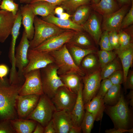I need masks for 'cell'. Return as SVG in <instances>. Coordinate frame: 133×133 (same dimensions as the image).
Masks as SVG:
<instances>
[{
    "label": "cell",
    "instance_id": "obj_46",
    "mask_svg": "<svg viewBox=\"0 0 133 133\" xmlns=\"http://www.w3.org/2000/svg\"><path fill=\"white\" fill-rule=\"evenodd\" d=\"M105 132L106 133H123L126 132L133 133V129H125L120 128H114L107 129Z\"/></svg>",
    "mask_w": 133,
    "mask_h": 133
},
{
    "label": "cell",
    "instance_id": "obj_29",
    "mask_svg": "<svg viewBox=\"0 0 133 133\" xmlns=\"http://www.w3.org/2000/svg\"><path fill=\"white\" fill-rule=\"evenodd\" d=\"M59 76L65 86L72 92L78 94L83 77L74 73L61 75Z\"/></svg>",
    "mask_w": 133,
    "mask_h": 133
},
{
    "label": "cell",
    "instance_id": "obj_52",
    "mask_svg": "<svg viewBox=\"0 0 133 133\" xmlns=\"http://www.w3.org/2000/svg\"><path fill=\"white\" fill-rule=\"evenodd\" d=\"M122 6L125 5L131 4L133 0H116Z\"/></svg>",
    "mask_w": 133,
    "mask_h": 133
},
{
    "label": "cell",
    "instance_id": "obj_33",
    "mask_svg": "<svg viewBox=\"0 0 133 133\" xmlns=\"http://www.w3.org/2000/svg\"><path fill=\"white\" fill-rule=\"evenodd\" d=\"M121 70H122V65L119 58L117 57L101 69V80L108 78L115 72Z\"/></svg>",
    "mask_w": 133,
    "mask_h": 133
},
{
    "label": "cell",
    "instance_id": "obj_10",
    "mask_svg": "<svg viewBox=\"0 0 133 133\" xmlns=\"http://www.w3.org/2000/svg\"><path fill=\"white\" fill-rule=\"evenodd\" d=\"M77 94L63 86L57 89L51 100L56 111L66 110L70 112L76 103Z\"/></svg>",
    "mask_w": 133,
    "mask_h": 133
},
{
    "label": "cell",
    "instance_id": "obj_44",
    "mask_svg": "<svg viewBox=\"0 0 133 133\" xmlns=\"http://www.w3.org/2000/svg\"><path fill=\"white\" fill-rule=\"evenodd\" d=\"M10 120H6L0 122V133H16L12 127Z\"/></svg>",
    "mask_w": 133,
    "mask_h": 133
},
{
    "label": "cell",
    "instance_id": "obj_32",
    "mask_svg": "<svg viewBox=\"0 0 133 133\" xmlns=\"http://www.w3.org/2000/svg\"><path fill=\"white\" fill-rule=\"evenodd\" d=\"M121 94V85H113L103 98L105 105L112 106L116 104Z\"/></svg>",
    "mask_w": 133,
    "mask_h": 133
},
{
    "label": "cell",
    "instance_id": "obj_37",
    "mask_svg": "<svg viewBox=\"0 0 133 133\" xmlns=\"http://www.w3.org/2000/svg\"><path fill=\"white\" fill-rule=\"evenodd\" d=\"M119 40V49L125 47L132 43V33L120 30L118 32Z\"/></svg>",
    "mask_w": 133,
    "mask_h": 133
},
{
    "label": "cell",
    "instance_id": "obj_1",
    "mask_svg": "<svg viewBox=\"0 0 133 133\" xmlns=\"http://www.w3.org/2000/svg\"><path fill=\"white\" fill-rule=\"evenodd\" d=\"M22 85L11 83L7 76L0 78V122L18 118L16 102Z\"/></svg>",
    "mask_w": 133,
    "mask_h": 133
},
{
    "label": "cell",
    "instance_id": "obj_6",
    "mask_svg": "<svg viewBox=\"0 0 133 133\" xmlns=\"http://www.w3.org/2000/svg\"><path fill=\"white\" fill-rule=\"evenodd\" d=\"M52 64L40 69L44 93L51 99L59 87L65 86L58 73L57 67Z\"/></svg>",
    "mask_w": 133,
    "mask_h": 133
},
{
    "label": "cell",
    "instance_id": "obj_50",
    "mask_svg": "<svg viewBox=\"0 0 133 133\" xmlns=\"http://www.w3.org/2000/svg\"><path fill=\"white\" fill-rule=\"evenodd\" d=\"M45 127L39 123L38 122L33 133H44Z\"/></svg>",
    "mask_w": 133,
    "mask_h": 133
},
{
    "label": "cell",
    "instance_id": "obj_43",
    "mask_svg": "<svg viewBox=\"0 0 133 133\" xmlns=\"http://www.w3.org/2000/svg\"><path fill=\"white\" fill-rule=\"evenodd\" d=\"M110 42L113 49H119V35L118 32L115 31L108 32Z\"/></svg>",
    "mask_w": 133,
    "mask_h": 133
},
{
    "label": "cell",
    "instance_id": "obj_19",
    "mask_svg": "<svg viewBox=\"0 0 133 133\" xmlns=\"http://www.w3.org/2000/svg\"><path fill=\"white\" fill-rule=\"evenodd\" d=\"M115 50L122 65L124 74L123 83L124 85L129 69L133 64V43L125 47Z\"/></svg>",
    "mask_w": 133,
    "mask_h": 133
},
{
    "label": "cell",
    "instance_id": "obj_35",
    "mask_svg": "<svg viewBox=\"0 0 133 133\" xmlns=\"http://www.w3.org/2000/svg\"><path fill=\"white\" fill-rule=\"evenodd\" d=\"M97 54L99 59L101 69L113 61L117 57L115 52L112 50H98Z\"/></svg>",
    "mask_w": 133,
    "mask_h": 133
},
{
    "label": "cell",
    "instance_id": "obj_59",
    "mask_svg": "<svg viewBox=\"0 0 133 133\" xmlns=\"http://www.w3.org/2000/svg\"><path fill=\"white\" fill-rule=\"evenodd\" d=\"M1 0H0V1Z\"/></svg>",
    "mask_w": 133,
    "mask_h": 133
},
{
    "label": "cell",
    "instance_id": "obj_7",
    "mask_svg": "<svg viewBox=\"0 0 133 133\" xmlns=\"http://www.w3.org/2000/svg\"><path fill=\"white\" fill-rule=\"evenodd\" d=\"M29 46L30 41L24 30L20 42L15 48V54L16 67L17 68L18 78L21 84H23L25 81L23 71L29 62L27 58V53Z\"/></svg>",
    "mask_w": 133,
    "mask_h": 133
},
{
    "label": "cell",
    "instance_id": "obj_11",
    "mask_svg": "<svg viewBox=\"0 0 133 133\" xmlns=\"http://www.w3.org/2000/svg\"><path fill=\"white\" fill-rule=\"evenodd\" d=\"M101 69L82 77L84 84L82 91V96L84 104L90 101L98 93L102 80Z\"/></svg>",
    "mask_w": 133,
    "mask_h": 133
},
{
    "label": "cell",
    "instance_id": "obj_57",
    "mask_svg": "<svg viewBox=\"0 0 133 133\" xmlns=\"http://www.w3.org/2000/svg\"><path fill=\"white\" fill-rule=\"evenodd\" d=\"M100 0H91V4H95L98 3L100 1Z\"/></svg>",
    "mask_w": 133,
    "mask_h": 133
},
{
    "label": "cell",
    "instance_id": "obj_14",
    "mask_svg": "<svg viewBox=\"0 0 133 133\" xmlns=\"http://www.w3.org/2000/svg\"><path fill=\"white\" fill-rule=\"evenodd\" d=\"M130 9L129 5H124L116 11L103 16L102 29L108 32H118L120 30L123 18Z\"/></svg>",
    "mask_w": 133,
    "mask_h": 133
},
{
    "label": "cell",
    "instance_id": "obj_34",
    "mask_svg": "<svg viewBox=\"0 0 133 133\" xmlns=\"http://www.w3.org/2000/svg\"><path fill=\"white\" fill-rule=\"evenodd\" d=\"M91 0H66L59 6L65 10L67 13L72 15L79 7L89 4Z\"/></svg>",
    "mask_w": 133,
    "mask_h": 133
},
{
    "label": "cell",
    "instance_id": "obj_48",
    "mask_svg": "<svg viewBox=\"0 0 133 133\" xmlns=\"http://www.w3.org/2000/svg\"><path fill=\"white\" fill-rule=\"evenodd\" d=\"M8 67L4 64H0V78L2 79L6 76L9 73Z\"/></svg>",
    "mask_w": 133,
    "mask_h": 133
},
{
    "label": "cell",
    "instance_id": "obj_47",
    "mask_svg": "<svg viewBox=\"0 0 133 133\" xmlns=\"http://www.w3.org/2000/svg\"><path fill=\"white\" fill-rule=\"evenodd\" d=\"M44 133H56L52 119L45 127Z\"/></svg>",
    "mask_w": 133,
    "mask_h": 133
},
{
    "label": "cell",
    "instance_id": "obj_30",
    "mask_svg": "<svg viewBox=\"0 0 133 133\" xmlns=\"http://www.w3.org/2000/svg\"><path fill=\"white\" fill-rule=\"evenodd\" d=\"M92 10L89 4L81 6L71 15L70 19L76 24L83 26L88 18L91 13Z\"/></svg>",
    "mask_w": 133,
    "mask_h": 133
},
{
    "label": "cell",
    "instance_id": "obj_60",
    "mask_svg": "<svg viewBox=\"0 0 133 133\" xmlns=\"http://www.w3.org/2000/svg\"></svg>",
    "mask_w": 133,
    "mask_h": 133
},
{
    "label": "cell",
    "instance_id": "obj_42",
    "mask_svg": "<svg viewBox=\"0 0 133 133\" xmlns=\"http://www.w3.org/2000/svg\"><path fill=\"white\" fill-rule=\"evenodd\" d=\"M113 85H121L123 83L124 74L122 70H118L113 73L108 78Z\"/></svg>",
    "mask_w": 133,
    "mask_h": 133
},
{
    "label": "cell",
    "instance_id": "obj_13",
    "mask_svg": "<svg viewBox=\"0 0 133 133\" xmlns=\"http://www.w3.org/2000/svg\"><path fill=\"white\" fill-rule=\"evenodd\" d=\"M40 96L36 94L18 96L16 108L18 118H26L35 107Z\"/></svg>",
    "mask_w": 133,
    "mask_h": 133
},
{
    "label": "cell",
    "instance_id": "obj_5",
    "mask_svg": "<svg viewBox=\"0 0 133 133\" xmlns=\"http://www.w3.org/2000/svg\"><path fill=\"white\" fill-rule=\"evenodd\" d=\"M56 111L51 99L43 94L40 96L35 107L26 119L35 120L45 127Z\"/></svg>",
    "mask_w": 133,
    "mask_h": 133
},
{
    "label": "cell",
    "instance_id": "obj_41",
    "mask_svg": "<svg viewBox=\"0 0 133 133\" xmlns=\"http://www.w3.org/2000/svg\"><path fill=\"white\" fill-rule=\"evenodd\" d=\"M113 84L108 79L102 80L101 82L98 91L96 96L100 97L103 99Z\"/></svg>",
    "mask_w": 133,
    "mask_h": 133
},
{
    "label": "cell",
    "instance_id": "obj_26",
    "mask_svg": "<svg viewBox=\"0 0 133 133\" xmlns=\"http://www.w3.org/2000/svg\"><path fill=\"white\" fill-rule=\"evenodd\" d=\"M12 127L16 133H32L37 122L34 120L19 118L11 120Z\"/></svg>",
    "mask_w": 133,
    "mask_h": 133
},
{
    "label": "cell",
    "instance_id": "obj_27",
    "mask_svg": "<svg viewBox=\"0 0 133 133\" xmlns=\"http://www.w3.org/2000/svg\"><path fill=\"white\" fill-rule=\"evenodd\" d=\"M83 31H77L69 43L85 49H96L97 45L91 37L84 32Z\"/></svg>",
    "mask_w": 133,
    "mask_h": 133
},
{
    "label": "cell",
    "instance_id": "obj_21",
    "mask_svg": "<svg viewBox=\"0 0 133 133\" xmlns=\"http://www.w3.org/2000/svg\"><path fill=\"white\" fill-rule=\"evenodd\" d=\"M83 84L82 83L78 91L77 99L74 106L70 112L73 126L81 127L84 113V108L82 96Z\"/></svg>",
    "mask_w": 133,
    "mask_h": 133
},
{
    "label": "cell",
    "instance_id": "obj_51",
    "mask_svg": "<svg viewBox=\"0 0 133 133\" xmlns=\"http://www.w3.org/2000/svg\"><path fill=\"white\" fill-rule=\"evenodd\" d=\"M82 131L81 127H77L72 126L68 133H80Z\"/></svg>",
    "mask_w": 133,
    "mask_h": 133
},
{
    "label": "cell",
    "instance_id": "obj_15",
    "mask_svg": "<svg viewBox=\"0 0 133 133\" xmlns=\"http://www.w3.org/2000/svg\"><path fill=\"white\" fill-rule=\"evenodd\" d=\"M70 112L60 110L54 113L52 119L56 133H68L73 126Z\"/></svg>",
    "mask_w": 133,
    "mask_h": 133
},
{
    "label": "cell",
    "instance_id": "obj_3",
    "mask_svg": "<svg viewBox=\"0 0 133 133\" xmlns=\"http://www.w3.org/2000/svg\"><path fill=\"white\" fill-rule=\"evenodd\" d=\"M34 35L30 41L29 49H33L49 38L67 30L60 28L36 16L34 18Z\"/></svg>",
    "mask_w": 133,
    "mask_h": 133
},
{
    "label": "cell",
    "instance_id": "obj_58",
    "mask_svg": "<svg viewBox=\"0 0 133 133\" xmlns=\"http://www.w3.org/2000/svg\"><path fill=\"white\" fill-rule=\"evenodd\" d=\"M2 53V52L1 51V50H0V55H1Z\"/></svg>",
    "mask_w": 133,
    "mask_h": 133
},
{
    "label": "cell",
    "instance_id": "obj_31",
    "mask_svg": "<svg viewBox=\"0 0 133 133\" xmlns=\"http://www.w3.org/2000/svg\"><path fill=\"white\" fill-rule=\"evenodd\" d=\"M69 51L75 64L79 67L83 59L91 53H97V49H91L83 48L74 45L69 44Z\"/></svg>",
    "mask_w": 133,
    "mask_h": 133
},
{
    "label": "cell",
    "instance_id": "obj_2",
    "mask_svg": "<svg viewBox=\"0 0 133 133\" xmlns=\"http://www.w3.org/2000/svg\"><path fill=\"white\" fill-rule=\"evenodd\" d=\"M66 44L59 49L49 53L57 68L58 75L74 73L84 76V73L74 62Z\"/></svg>",
    "mask_w": 133,
    "mask_h": 133
},
{
    "label": "cell",
    "instance_id": "obj_45",
    "mask_svg": "<svg viewBox=\"0 0 133 133\" xmlns=\"http://www.w3.org/2000/svg\"><path fill=\"white\" fill-rule=\"evenodd\" d=\"M126 89L133 90V70L129 71L124 85Z\"/></svg>",
    "mask_w": 133,
    "mask_h": 133
},
{
    "label": "cell",
    "instance_id": "obj_17",
    "mask_svg": "<svg viewBox=\"0 0 133 133\" xmlns=\"http://www.w3.org/2000/svg\"><path fill=\"white\" fill-rule=\"evenodd\" d=\"M22 17V23L27 37L30 41L34 36V20L35 16L28 4L21 6L19 9Z\"/></svg>",
    "mask_w": 133,
    "mask_h": 133
},
{
    "label": "cell",
    "instance_id": "obj_16",
    "mask_svg": "<svg viewBox=\"0 0 133 133\" xmlns=\"http://www.w3.org/2000/svg\"><path fill=\"white\" fill-rule=\"evenodd\" d=\"M83 26L84 30L89 34L96 45L98 44L102 32L100 19L97 13H91Z\"/></svg>",
    "mask_w": 133,
    "mask_h": 133
},
{
    "label": "cell",
    "instance_id": "obj_12",
    "mask_svg": "<svg viewBox=\"0 0 133 133\" xmlns=\"http://www.w3.org/2000/svg\"><path fill=\"white\" fill-rule=\"evenodd\" d=\"M29 63L23 71L24 74L34 70L41 69L54 63L53 59L49 53L29 49L27 53Z\"/></svg>",
    "mask_w": 133,
    "mask_h": 133
},
{
    "label": "cell",
    "instance_id": "obj_24",
    "mask_svg": "<svg viewBox=\"0 0 133 133\" xmlns=\"http://www.w3.org/2000/svg\"><path fill=\"white\" fill-rule=\"evenodd\" d=\"M79 67L85 75L92 73L101 69L97 53L90 54L85 56Z\"/></svg>",
    "mask_w": 133,
    "mask_h": 133
},
{
    "label": "cell",
    "instance_id": "obj_53",
    "mask_svg": "<svg viewBox=\"0 0 133 133\" xmlns=\"http://www.w3.org/2000/svg\"><path fill=\"white\" fill-rule=\"evenodd\" d=\"M127 97L128 99L130 100L129 104L132 107L133 106V90H131L128 94Z\"/></svg>",
    "mask_w": 133,
    "mask_h": 133
},
{
    "label": "cell",
    "instance_id": "obj_54",
    "mask_svg": "<svg viewBox=\"0 0 133 133\" xmlns=\"http://www.w3.org/2000/svg\"><path fill=\"white\" fill-rule=\"evenodd\" d=\"M71 16V15L67 13L63 12L60 15V18L64 19L67 20L69 19Z\"/></svg>",
    "mask_w": 133,
    "mask_h": 133
},
{
    "label": "cell",
    "instance_id": "obj_9",
    "mask_svg": "<svg viewBox=\"0 0 133 133\" xmlns=\"http://www.w3.org/2000/svg\"><path fill=\"white\" fill-rule=\"evenodd\" d=\"M77 32L72 30H66L49 38L33 49L48 53L57 50L69 42Z\"/></svg>",
    "mask_w": 133,
    "mask_h": 133
},
{
    "label": "cell",
    "instance_id": "obj_28",
    "mask_svg": "<svg viewBox=\"0 0 133 133\" xmlns=\"http://www.w3.org/2000/svg\"><path fill=\"white\" fill-rule=\"evenodd\" d=\"M93 10L103 16L113 13L119 9L115 0H100L95 4H91Z\"/></svg>",
    "mask_w": 133,
    "mask_h": 133
},
{
    "label": "cell",
    "instance_id": "obj_20",
    "mask_svg": "<svg viewBox=\"0 0 133 133\" xmlns=\"http://www.w3.org/2000/svg\"><path fill=\"white\" fill-rule=\"evenodd\" d=\"M22 16L19 9L16 15V19L11 33L12 37L9 52V57L11 65V68L13 69L16 68L15 58V47L16 41L19 34L22 23Z\"/></svg>",
    "mask_w": 133,
    "mask_h": 133
},
{
    "label": "cell",
    "instance_id": "obj_25",
    "mask_svg": "<svg viewBox=\"0 0 133 133\" xmlns=\"http://www.w3.org/2000/svg\"><path fill=\"white\" fill-rule=\"evenodd\" d=\"M28 4L35 16H40L42 17L51 15H54V9L57 6L44 1H37Z\"/></svg>",
    "mask_w": 133,
    "mask_h": 133
},
{
    "label": "cell",
    "instance_id": "obj_36",
    "mask_svg": "<svg viewBox=\"0 0 133 133\" xmlns=\"http://www.w3.org/2000/svg\"><path fill=\"white\" fill-rule=\"evenodd\" d=\"M95 121L94 115L91 113L86 111L81 125L82 130L83 133H90Z\"/></svg>",
    "mask_w": 133,
    "mask_h": 133
},
{
    "label": "cell",
    "instance_id": "obj_56",
    "mask_svg": "<svg viewBox=\"0 0 133 133\" xmlns=\"http://www.w3.org/2000/svg\"><path fill=\"white\" fill-rule=\"evenodd\" d=\"M19 2L21 3H25L26 4H29L32 0H19Z\"/></svg>",
    "mask_w": 133,
    "mask_h": 133
},
{
    "label": "cell",
    "instance_id": "obj_22",
    "mask_svg": "<svg viewBox=\"0 0 133 133\" xmlns=\"http://www.w3.org/2000/svg\"><path fill=\"white\" fill-rule=\"evenodd\" d=\"M84 106L85 110L94 115L95 121L101 120L105 107L103 99L96 96L89 101L84 104Z\"/></svg>",
    "mask_w": 133,
    "mask_h": 133
},
{
    "label": "cell",
    "instance_id": "obj_39",
    "mask_svg": "<svg viewBox=\"0 0 133 133\" xmlns=\"http://www.w3.org/2000/svg\"><path fill=\"white\" fill-rule=\"evenodd\" d=\"M98 44L101 50L106 51H111L113 50L110 42L108 32L104 31L102 32Z\"/></svg>",
    "mask_w": 133,
    "mask_h": 133
},
{
    "label": "cell",
    "instance_id": "obj_38",
    "mask_svg": "<svg viewBox=\"0 0 133 133\" xmlns=\"http://www.w3.org/2000/svg\"><path fill=\"white\" fill-rule=\"evenodd\" d=\"M0 8L11 12L16 16L19 10V5L14 2L13 0H2Z\"/></svg>",
    "mask_w": 133,
    "mask_h": 133
},
{
    "label": "cell",
    "instance_id": "obj_18",
    "mask_svg": "<svg viewBox=\"0 0 133 133\" xmlns=\"http://www.w3.org/2000/svg\"><path fill=\"white\" fill-rule=\"evenodd\" d=\"M16 16L11 12L0 10V43L4 42L11 34Z\"/></svg>",
    "mask_w": 133,
    "mask_h": 133
},
{
    "label": "cell",
    "instance_id": "obj_4",
    "mask_svg": "<svg viewBox=\"0 0 133 133\" xmlns=\"http://www.w3.org/2000/svg\"><path fill=\"white\" fill-rule=\"evenodd\" d=\"M104 111L116 128L129 129L131 113L127 103L122 94L116 104L112 106L105 105Z\"/></svg>",
    "mask_w": 133,
    "mask_h": 133
},
{
    "label": "cell",
    "instance_id": "obj_49",
    "mask_svg": "<svg viewBox=\"0 0 133 133\" xmlns=\"http://www.w3.org/2000/svg\"><path fill=\"white\" fill-rule=\"evenodd\" d=\"M66 0H32L30 3L39 1H44L57 6H59L62 2Z\"/></svg>",
    "mask_w": 133,
    "mask_h": 133
},
{
    "label": "cell",
    "instance_id": "obj_55",
    "mask_svg": "<svg viewBox=\"0 0 133 133\" xmlns=\"http://www.w3.org/2000/svg\"><path fill=\"white\" fill-rule=\"evenodd\" d=\"M64 10L62 7L60 6H57L54 9L55 14L60 15L63 12Z\"/></svg>",
    "mask_w": 133,
    "mask_h": 133
},
{
    "label": "cell",
    "instance_id": "obj_40",
    "mask_svg": "<svg viewBox=\"0 0 133 133\" xmlns=\"http://www.w3.org/2000/svg\"><path fill=\"white\" fill-rule=\"evenodd\" d=\"M133 23V1L131 4V8L125 15L122 20L120 30L126 28Z\"/></svg>",
    "mask_w": 133,
    "mask_h": 133
},
{
    "label": "cell",
    "instance_id": "obj_23",
    "mask_svg": "<svg viewBox=\"0 0 133 133\" xmlns=\"http://www.w3.org/2000/svg\"><path fill=\"white\" fill-rule=\"evenodd\" d=\"M42 19L51 23L61 29L65 30H72L79 32L84 31L83 26L78 25L73 22L70 18L64 20L51 15L47 16L42 17Z\"/></svg>",
    "mask_w": 133,
    "mask_h": 133
},
{
    "label": "cell",
    "instance_id": "obj_8",
    "mask_svg": "<svg viewBox=\"0 0 133 133\" xmlns=\"http://www.w3.org/2000/svg\"><path fill=\"white\" fill-rule=\"evenodd\" d=\"M23 76L25 81L20 89L19 95L36 94L41 95L44 94L40 69L31 71Z\"/></svg>",
    "mask_w": 133,
    "mask_h": 133
}]
</instances>
